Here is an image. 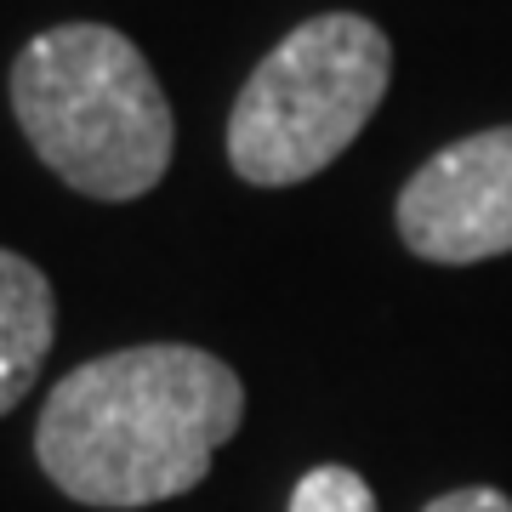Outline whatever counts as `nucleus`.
<instances>
[{"label": "nucleus", "mask_w": 512, "mask_h": 512, "mask_svg": "<svg viewBox=\"0 0 512 512\" xmlns=\"http://www.w3.org/2000/svg\"><path fill=\"white\" fill-rule=\"evenodd\" d=\"M245 421V387L217 353L183 342L103 353L52 387L35 456L86 507H154L194 490Z\"/></svg>", "instance_id": "nucleus-1"}, {"label": "nucleus", "mask_w": 512, "mask_h": 512, "mask_svg": "<svg viewBox=\"0 0 512 512\" xmlns=\"http://www.w3.org/2000/svg\"><path fill=\"white\" fill-rule=\"evenodd\" d=\"M12 114L57 177L92 200H137L171 165V103L109 23L46 29L12 63Z\"/></svg>", "instance_id": "nucleus-2"}, {"label": "nucleus", "mask_w": 512, "mask_h": 512, "mask_svg": "<svg viewBox=\"0 0 512 512\" xmlns=\"http://www.w3.org/2000/svg\"><path fill=\"white\" fill-rule=\"evenodd\" d=\"M393 46L359 12H325L279 40L228 114V160L256 188L319 177L387 97Z\"/></svg>", "instance_id": "nucleus-3"}, {"label": "nucleus", "mask_w": 512, "mask_h": 512, "mask_svg": "<svg viewBox=\"0 0 512 512\" xmlns=\"http://www.w3.org/2000/svg\"><path fill=\"white\" fill-rule=\"evenodd\" d=\"M399 239L444 268L512 251V126L473 131L421 165L399 194Z\"/></svg>", "instance_id": "nucleus-4"}, {"label": "nucleus", "mask_w": 512, "mask_h": 512, "mask_svg": "<svg viewBox=\"0 0 512 512\" xmlns=\"http://www.w3.org/2000/svg\"><path fill=\"white\" fill-rule=\"evenodd\" d=\"M52 285L29 256L0 251V416L29 399L52 353Z\"/></svg>", "instance_id": "nucleus-5"}, {"label": "nucleus", "mask_w": 512, "mask_h": 512, "mask_svg": "<svg viewBox=\"0 0 512 512\" xmlns=\"http://www.w3.org/2000/svg\"><path fill=\"white\" fill-rule=\"evenodd\" d=\"M291 512H376V495L353 467H313L296 478Z\"/></svg>", "instance_id": "nucleus-6"}, {"label": "nucleus", "mask_w": 512, "mask_h": 512, "mask_svg": "<svg viewBox=\"0 0 512 512\" xmlns=\"http://www.w3.org/2000/svg\"><path fill=\"white\" fill-rule=\"evenodd\" d=\"M421 512H512V501L501 490L473 484V490H450V495H439V501H427Z\"/></svg>", "instance_id": "nucleus-7"}]
</instances>
